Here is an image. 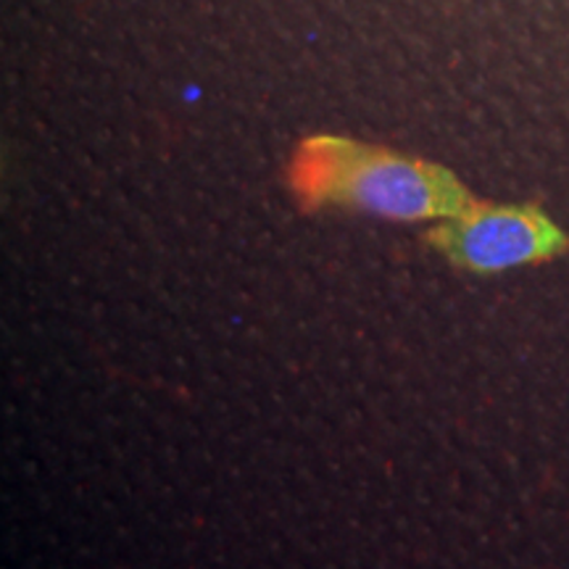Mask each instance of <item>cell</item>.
Segmentation results:
<instances>
[{
  "instance_id": "1",
  "label": "cell",
  "mask_w": 569,
  "mask_h": 569,
  "mask_svg": "<svg viewBox=\"0 0 569 569\" xmlns=\"http://www.w3.org/2000/svg\"><path fill=\"white\" fill-rule=\"evenodd\" d=\"M288 182L306 209L365 211L393 222L451 219L472 196L440 163L340 134H311L290 161Z\"/></svg>"
},
{
  "instance_id": "2",
  "label": "cell",
  "mask_w": 569,
  "mask_h": 569,
  "mask_svg": "<svg viewBox=\"0 0 569 569\" xmlns=\"http://www.w3.org/2000/svg\"><path fill=\"white\" fill-rule=\"evenodd\" d=\"M427 243L453 267L493 274L567 253L569 234L538 206L472 201L457 217L440 219L427 234Z\"/></svg>"
}]
</instances>
